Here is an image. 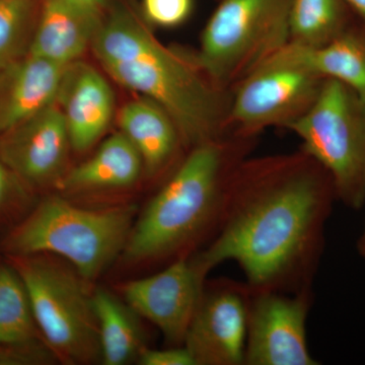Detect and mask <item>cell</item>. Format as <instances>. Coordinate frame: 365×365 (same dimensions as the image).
<instances>
[{"label": "cell", "instance_id": "6da1fadb", "mask_svg": "<svg viewBox=\"0 0 365 365\" xmlns=\"http://www.w3.org/2000/svg\"><path fill=\"white\" fill-rule=\"evenodd\" d=\"M336 201L330 175L302 150L244 158L220 227L197 256L209 271L237 262L251 292L312 289Z\"/></svg>", "mask_w": 365, "mask_h": 365}, {"label": "cell", "instance_id": "7a4b0ae2", "mask_svg": "<svg viewBox=\"0 0 365 365\" xmlns=\"http://www.w3.org/2000/svg\"><path fill=\"white\" fill-rule=\"evenodd\" d=\"M91 47L114 81L169 113L182 145L223 138L230 98L194 57L163 45L130 11L119 7L103 20Z\"/></svg>", "mask_w": 365, "mask_h": 365}, {"label": "cell", "instance_id": "3957f363", "mask_svg": "<svg viewBox=\"0 0 365 365\" xmlns=\"http://www.w3.org/2000/svg\"><path fill=\"white\" fill-rule=\"evenodd\" d=\"M218 139L192 148L135 220L122 256L129 263L174 261L222 222L230 182L246 140Z\"/></svg>", "mask_w": 365, "mask_h": 365}, {"label": "cell", "instance_id": "277c9868", "mask_svg": "<svg viewBox=\"0 0 365 365\" xmlns=\"http://www.w3.org/2000/svg\"><path fill=\"white\" fill-rule=\"evenodd\" d=\"M135 205L85 208L49 196L4 241L9 256L52 255L93 282L123 253Z\"/></svg>", "mask_w": 365, "mask_h": 365}, {"label": "cell", "instance_id": "5b68a950", "mask_svg": "<svg viewBox=\"0 0 365 365\" xmlns=\"http://www.w3.org/2000/svg\"><path fill=\"white\" fill-rule=\"evenodd\" d=\"M28 292L43 340L59 361H101L93 290L71 264L52 255L11 257Z\"/></svg>", "mask_w": 365, "mask_h": 365}, {"label": "cell", "instance_id": "8992f818", "mask_svg": "<svg viewBox=\"0 0 365 365\" xmlns=\"http://www.w3.org/2000/svg\"><path fill=\"white\" fill-rule=\"evenodd\" d=\"M302 150L330 175L338 201L360 210L365 204V102L349 86L324 78L313 105L287 127Z\"/></svg>", "mask_w": 365, "mask_h": 365}, {"label": "cell", "instance_id": "52a82bcc", "mask_svg": "<svg viewBox=\"0 0 365 365\" xmlns=\"http://www.w3.org/2000/svg\"><path fill=\"white\" fill-rule=\"evenodd\" d=\"M290 0H223L209 19L194 57L223 88L282 49L290 41Z\"/></svg>", "mask_w": 365, "mask_h": 365}, {"label": "cell", "instance_id": "ba28073f", "mask_svg": "<svg viewBox=\"0 0 365 365\" xmlns=\"http://www.w3.org/2000/svg\"><path fill=\"white\" fill-rule=\"evenodd\" d=\"M324 78L283 50L239 81L228 109L235 136L251 138L269 127H287L309 109Z\"/></svg>", "mask_w": 365, "mask_h": 365}, {"label": "cell", "instance_id": "9c48e42d", "mask_svg": "<svg viewBox=\"0 0 365 365\" xmlns=\"http://www.w3.org/2000/svg\"><path fill=\"white\" fill-rule=\"evenodd\" d=\"M250 292L245 365H318L307 339L312 289Z\"/></svg>", "mask_w": 365, "mask_h": 365}, {"label": "cell", "instance_id": "30bf717a", "mask_svg": "<svg viewBox=\"0 0 365 365\" xmlns=\"http://www.w3.org/2000/svg\"><path fill=\"white\" fill-rule=\"evenodd\" d=\"M209 274L195 254L181 257L158 273L129 281L122 290L139 317L158 327L172 346L184 344Z\"/></svg>", "mask_w": 365, "mask_h": 365}, {"label": "cell", "instance_id": "8fae6325", "mask_svg": "<svg viewBox=\"0 0 365 365\" xmlns=\"http://www.w3.org/2000/svg\"><path fill=\"white\" fill-rule=\"evenodd\" d=\"M250 297L246 282L205 285L182 344L196 365H245Z\"/></svg>", "mask_w": 365, "mask_h": 365}, {"label": "cell", "instance_id": "7c38bea8", "mask_svg": "<svg viewBox=\"0 0 365 365\" xmlns=\"http://www.w3.org/2000/svg\"><path fill=\"white\" fill-rule=\"evenodd\" d=\"M71 148L57 102L0 134V160L21 182L36 188L58 187L68 170Z\"/></svg>", "mask_w": 365, "mask_h": 365}, {"label": "cell", "instance_id": "4fadbf2b", "mask_svg": "<svg viewBox=\"0 0 365 365\" xmlns=\"http://www.w3.org/2000/svg\"><path fill=\"white\" fill-rule=\"evenodd\" d=\"M68 130L72 150L85 153L111 124L115 98L101 72L83 62L66 67L56 100Z\"/></svg>", "mask_w": 365, "mask_h": 365}, {"label": "cell", "instance_id": "5bb4252c", "mask_svg": "<svg viewBox=\"0 0 365 365\" xmlns=\"http://www.w3.org/2000/svg\"><path fill=\"white\" fill-rule=\"evenodd\" d=\"M66 67L29 53L0 68V134L56 103Z\"/></svg>", "mask_w": 365, "mask_h": 365}, {"label": "cell", "instance_id": "9a60e30c", "mask_svg": "<svg viewBox=\"0 0 365 365\" xmlns=\"http://www.w3.org/2000/svg\"><path fill=\"white\" fill-rule=\"evenodd\" d=\"M102 21V14L68 0H43L29 53L71 66L93 44Z\"/></svg>", "mask_w": 365, "mask_h": 365}, {"label": "cell", "instance_id": "2e32d148", "mask_svg": "<svg viewBox=\"0 0 365 365\" xmlns=\"http://www.w3.org/2000/svg\"><path fill=\"white\" fill-rule=\"evenodd\" d=\"M120 129L140 155L144 173L160 176L176 157L181 136L169 113L150 98L141 97L123 106Z\"/></svg>", "mask_w": 365, "mask_h": 365}, {"label": "cell", "instance_id": "e0dca14e", "mask_svg": "<svg viewBox=\"0 0 365 365\" xmlns=\"http://www.w3.org/2000/svg\"><path fill=\"white\" fill-rule=\"evenodd\" d=\"M143 172L140 155L120 131L108 137L93 157L67 170L58 188L69 195L116 191L130 188Z\"/></svg>", "mask_w": 365, "mask_h": 365}, {"label": "cell", "instance_id": "ac0fdd59", "mask_svg": "<svg viewBox=\"0 0 365 365\" xmlns=\"http://www.w3.org/2000/svg\"><path fill=\"white\" fill-rule=\"evenodd\" d=\"M282 50L322 78L336 79L349 86L365 102V31L345 29L319 47L289 42Z\"/></svg>", "mask_w": 365, "mask_h": 365}, {"label": "cell", "instance_id": "d6986e66", "mask_svg": "<svg viewBox=\"0 0 365 365\" xmlns=\"http://www.w3.org/2000/svg\"><path fill=\"white\" fill-rule=\"evenodd\" d=\"M93 307L100 337L101 361L105 365H124L138 359L146 347L137 314L129 304L103 288L93 290Z\"/></svg>", "mask_w": 365, "mask_h": 365}, {"label": "cell", "instance_id": "ffe728a7", "mask_svg": "<svg viewBox=\"0 0 365 365\" xmlns=\"http://www.w3.org/2000/svg\"><path fill=\"white\" fill-rule=\"evenodd\" d=\"M45 342L34 317L28 292L11 264L0 265V344Z\"/></svg>", "mask_w": 365, "mask_h": 365}, {"label": "cell", "instance_id": "44dd1931", "mask_svg": "<svg viewBox=\"0 0 365 365\" xmlns=\"http://www.w3.org/2000/svg\"><path fill=\"white\" fill-rule=\"evenodd\" d=\"M345 29L341 0H290L289 42L319 47L335 39Z\"/></svg>", "mask_w": 365, "mask_h": 365}, {"label": "cell", "instance_id": "7402d4cb", "mask_svg": "<svg viewBox=\"0 0 365 365\" xmlns=\"http://www.w3.org/2000/svg\"><path fill=\"white\" fill-rule=\"evenodd\" d=\"M35 9V0H0V68L18 58Z\"/></svg>", "mask_w": 365, "mask_h": 365}, {"label": "cell", "instance_id": "603a6c76", "mask_svg": "<svg viewBox=\"0 0 365 365\" xmlns=\"http://www.w3.org/2000/svg\"><path fill=\"white\" fill-rule=\"evenodd\" d=\"M193 0H143L144 21L160 28H175L187 21Z\"/></svg>", "mask_w": 365, "mask_h": 365}, {"label": "cell", "instance_id": "cb8c5ba5", "mask_svg": "<svg viewBox=\"0 0 365 365\" xmlns=\"http://www.w3.org/2000/svg\"><path fill=\"white\" fill-rule=\"evenodd\" d=\"M57 360L45 342L26 345L0 344V365H42Z\"/></svg>", "mask_w": 365, "mask_h": 365}, {"label": "cell", "instance_id": "d4e9b609", "mask_svg": "<svg viewBox=\"0 0 365 365\" xmlns=\"http://www.w3.org/2000/svg\"><path fill=\"white\" fill-rule=\"evenodd\" d=\"M141 365H196L195 359L186 346H170L167 349L143 348L139 354Z\"/></svg>", "mask_w": 365, "mask_h": 365}, {"label": "cell", "instance_id": "484cf974", "mask_svg": "<svg viewBox=\"0 0 365 365\" xmlns=\"http://www.w3.org/2000/svg\"><path fill=\"white\" fill-rule=\"evenodd\" d=\"M16 175L0 160V213L4 212L13 204L18 189Z\"/></svg>", "mask_w": 365, "mask_h": 365}, {"label": "cell", "instance_id": "4316f807", "mask_svg": "<svg viewBox=\"0 0 365 365\" xmlns=\"http://www.w3.org/2000/svg\"><path fill=\"white\" fill-rule=\"evenodd\" d=\"M68 1L88 11L101 14H103V9L106 4V0H68Z\"/></svg>", "mask_w": 365, "mask_h": 365}, {"label": "cell", "instance_id": "83f0119b", "mask_svg": "<svg viewBox=\"0 0 365 365\" xmlns=\"http://www.w3.org/2000/svg\"><path fill=\"white\" fill-rule=\"evenodd\" d=\"M347 2L365 20V0H347Z\"/></svg>", "mask_w": 365, "mask_h": 365}, {"label": "cell", "instance_id": "f1b7e54d", "mask_svg": "<svg viewBox=\"0 0 365 365\" xmlns=\"http://www.w3.org/2000/svg\"><path fill=\"white\" fill-rule=\"evenodd\" d=\"M356 249L359 256L365 260V225L361 235H359V240H357Z\"/></svg>", "mask_w": 365, "mask_h": 365}]
</instances>
